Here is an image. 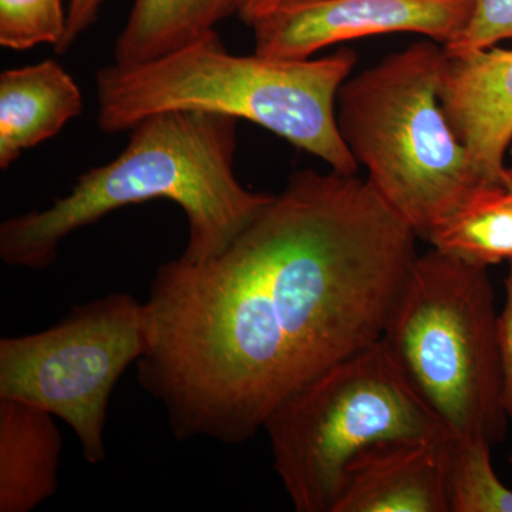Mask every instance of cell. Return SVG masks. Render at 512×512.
Listing matches in <instances>:
<instances>
[{
    "instance_id": "ffe728a7",
    "label": "cell",
    "mask_w": 512,
    "mask_h": 512,
    "mask_svg": "<svg viewBox=\"0 0 512 512\" xmlns=\"http://www.w3.org/2000/svg\"><path fill=\"white\" fill-rule=\"evenodd\" d=\"M282 0H238L237 15L249 28L265 18Z\"/></svg>"
},
{
    "instance_id": "6da1fadb",
    "label": "cell",
    "mask_w": 512,
    "mask_h": 512,
    "mask_svg": "<svg viewBox=\"0 0 512 512\" xmlns=\"http://www.w3.org/2000/svg\"><path fill=\"white\" fill-rule=\"evenodd\" d=\"M417 238L366 178L292 174L221 254L158 266L138 384L175 439L247 443L306 383L382 340Z\"/></svg>"
},
{
    "instance_id": "30bf717a",
    "label": "cell",
    "mask_w": 512,
    "mask_h": 512,
    "mask_svg": "<svg viewBox=\"0 0 512 512\" xmlns=\"http://www.w3.org/2000/svg\"><path fill=\"white\" fill-rule=\"evenodd\" d=\"M444 437L379 441L349 464L333 512H450Z\"/></svg>"
},
{
    "instance_id": "e0dca14e",
    "label": "cell",
    "mask_w": 512,
    "mask_h": 512,
    "mask_svg": "<svg viewBox=\"0 0 512 512\" xmlns=\"http://www.w3.org/2000/svg\"><path fill=\"white\" fill-rule=\"evenodd\" d=\"M504 40H512V0H473L466 25L443 47L447 55H464Z\"/></svg>"
},
{
    "instance_id": "52a82bcc",
    "label": "cell",
    "mask_w": 512,
    "mask_h": 512,
    "mask_svg": "<svg viewBox=\"0 0 512 512\" xmlns=\"http://www.w3.org/2000/svg\"><path fill=\"white\" fill-rule=\"evenodd\" d=\"M147 350L146 305L127 292L74 305L52 328L0 339V399L35 404L66 421L84 461L106 460L111 393Z\"/></svg>"
},
{
    "instance_id": "3957f363",
    "label": "cell",
    "mask_w": 512,
    "mask_h": 512,
    "mask_svg": "<svg viewBox=\"0 0 512 512\" xmlns=\"http://www.w3.org/2000/svg\"><path fill=\"white\" fill-rule=\"evenodd\" d=\"M356 62L352 50L305 60L231 55L214 32L154 62L101 67L97 124L104 133H123L164 111H210L252 121L330 170L356 175L359 164L336 120L340 87Z\"/></svg>"
},
{
    "instance_id": "8fae6325",
    "label": "cell",
    "mask_w": 512,
    "mask_h": 512,
    "mask_svg": "<svg viewBox=\"0 0 512 512\" xmlns=\"http://www.w3.org/2000/svg\"><path fill=\"white\" fill-rule=\"evenodd\" d=\"M83 111V94L56 60L0 74V168L55 137Z\"/></svg>"
},
{
    "instance_id": "9a60e30c",
    "label": "cell",
    "mask_w": 512,
    "mask_h": 512,
    "mask_svg": "<svg viewBox=\"0 0 512 512\" xmlns=\"http://www.w3.org/2000/svg\"><path fill=\"white\" fill-rule=\"evenodd\" d=\"M491 444L447 437L446 491L450 512H512V490L498 478Z\"/></svg>"
},
{
    "instance_id": "ba28073f",
    "label": "cell",
    "mask_w": 512,
    "mask_h": 512,
    "mask_svg": "<svg viewBox=\"0 0 512 512\" xmlns=\"http://www.w3.org/2000/svg\"><path fill=\"white\" fill-rule=\"evenodd\" d=\"M471 9L473 0H282L252 26L255 53L305 60L336 43L397 32L444 46L464 28Z\"/></svg>"
},
{
    "instance_id": "2e32d148",
    "label": "cell",
    "mask_w": 512,
    "mask_h": 512,
    "mask_svg": "<svg viewBox=\"0 0 512 512\" xmlns=\"http://www.w3.org/2000/svg\"><path fill=\"white\" fill-rule=\"evenodd\" d=\"M67 12L62 0H0V45L28 50L63 42Z\"/></svg>"
},
{
    "instance_id": "d6986e66",
    "label": "cell",
    "mask_w": 512,
    "mask_h": 512,
    "mask_svg": "<svg viewBox=\"0 0 512 512\" xmlns=\"http://www.w3.org/2000/svg\"><path fill=\"white\" fill-rule=\"evenodd\" d=\"M101 2L103 0H70L66 35L63 42L56 47L57 53L67 52L86 30L92 28L99 18Z\"/></svg>"
},
{
    "instance_id": "4fadbf2b",
    "label": "cell",
    "mask_w": 512,
    "mask_h": 512,
    "mask_svg": "<svg viewBox=\"0 0 512 512\" xmlns=\"http://www.w3.org/2000/svg\"><path fill=\"white\" fill-rule=\"evenodd\" d=\"M237 12L238 0H134L114 63L154 62L217 32L215 26Z\"/></svg>"
},
{
    "instance_id": "9c48e42d",
    "label": "cell",
    "mask_w": 512,
    "mask_h": 512,
    "mask_svg": "<svg viewBox=\"0 0 512 512\" xmlns=\"http://www.w3.org/2000/svg\"><path fill=\"white\" fill-rule=\"evenodd\" d=\"M439 99L477 174L501 183L512 143V49L446 53Z\"/></svg>"
},
{
    "instance_id": "7402d4cb",
    "label": "cell",
    "mask_w": 512,
    "mask_h": 512,
    "mask_svg": "<svg viewBox=\"0 0 512 512\" xmlns=\"http://www.w3.org/2000/svg\"><path fill=\"white\" fill-rule=\"evenodd\" d=\"M510 463L512 464V453H511V456H510Z\"/></svg>"
},
{
    "instance_id": "7c38bea8",
    "label": "cell",
    "mask_w": 512,
    "mask_h": 512,
    "mask_svg": "<svg viewBox=\"0 0 512 512\" xmlns=\"http://www.w3.org/2000/svg\"><path fill=\"white\" fill-rule=\"evenodd\" d=\"M63 437L55 416L0 399V512H30L59 488Z\"/></svg>"
},
{
    "instance_id": "5bb4252c",
    "label": "cell",
    "mask_w": 512,
    "mask_h": 512,
    "mask_svg": "<svg viewBox=\"0 0 512 512\" xmlns=\"http://www.w3.org/2000/svg\"><path fill=\"white\" fill-rule=\"evenodd\" d=\"M426 241L431 248L490 266L512 261V190L501 181H485L439 222Z\"/></svg>"
},
{
    "instance_id": "44dd1931",
    "label": "cell",
    "mask_w": 512,
    "mask_h": 512,
    "mask_svg": "<svg viewBox=\"0 0 512 512\" xmlns=\"http://www.w3.org/2000/svg\"><path fill=\"white\" fill-rule=\"evenodd\" d=\"M503 183L512 190V148L510 153V164H505L503 173Z\"/></svg>"
},
{
    "instance_id": "5b68a950",
    "label": "cell",
    "mask_w": 512,
    "mask_h": 512,
    "mask_svg": "<svg viewBox=\"0 0 512 512\" xmlns=\"http://www.w3.org/2000/svg\"><path fill=\"white\" fill-rule=\"evenodd\" d=\"M498 313L487 266L436 249L414 259L383 343L448 436L501 443Z\"/></svg>"
},
{
    "instance_id": "8992f818",
    "label": "cell",
    "mask_w": 512,
    "mask_h": 512,
    "mask_svg": "<svg viewBox=\"0 0 512 512\" xmlns=\"http://www.w3.org/2000/svg\"><path fill=\"white\" fill-rule=\"evenodd\" d=\"M264 431L276 476L298 512H333L349 464L373 444L448 436L383 340L306 383Z\"/></svg>"
},
{
    "instance_id": "7a4b0ae2",
    "label": "cell",
    "mask_w": 512,
    "mask_h": 512,
    "mask_svg": "<svg viewBox=\"0 0 512 512\" xmlns=\"http://www.w3.org/2000/svg\"><path fill=\"white\" fill-rule=\"evenodd\" d=\"M238 119L201 110L153 114L130 130L110 163L80 175L72 190L45 210L25 212L0 225V259L12 268L55 264L63 239L111 212L167 200L188 224L181 259L204 262L221 254L272 195L249 191L235 174Z\"/></svg>"
},
{
    "instance_id": "277c9868",
    "label": "cell",
    "mask_w": 512,
    "mask_h": 512,
    "mask_svg": "<svg viewBox=\"0 0 512 512\" xmlns=\"http://www.w3.org/2000/svg\"><path fill=\"white\" fill-rule=\"evenodd\" d=\"M444 56L419 40L350 76L336 99L340 136L367 183L424 241L485 183L441 107Z\"/></svg>"
},
{
    "instance_id": "ac0fdd59",
    "label": "cell",
    "mask_w": 512,
    "mask_h": 512,
    "mask_svg": "<svg viewBox=\"0 0 512 512\" xmlns=\"http://www.w3.org/2000/svg\"><path fill=\"white\" fill-rule=\"evenodd\" d=\"M508 264L510 268L505 278V302L503 311L498 313L497 335L503 379V406L512 423V261Z\"/></svg>"
}]
</instances>
